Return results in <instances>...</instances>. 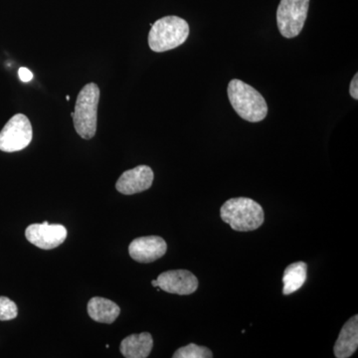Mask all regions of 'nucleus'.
<instances>
[{
	"label": "nucleus",
	"instance_id": "obj_20",
	"mask_svg": "<svg viewBox=\"0 0 358 358\" xmlns=\"http://www.w3.org/2000/svg\"><path fill=\"white\" fill-rule=\"evenodd\" d=\"M66 99H67V101H69L70 100V96H66Z\"/></svg>",
	"mask_w": 358,
	"mask_h": 358
},
{
	"label": "nucleus",
	"instance_id": "obj_17",
	"mask_svg": "<svg viewBox=\"0 0 358 358\" xmlns=\"http://www.w3.org/2000/svg\"><path fill=\"white\" fill-rule=\"evenodd\" d=\"M18 76H20V79L23 83H28V82L31 81L33 79L31 71L25 67H21L20 69L18 70Z\"/></svg>",
	"mask_w": 358,
	"mask_h": 358
},
{
	"label": "nucleus",
	"instance_id": "obj_19",
	"mask_svg": "<svg viewBox=\"0 0 358 358\" xmlns=\"http://www.w3.org/2000/svg\"><path fill=\"white\" fill-rule=\"evenodd\" d=\"M152 286L155 287V288H159V286H157V280H154V281L152 282Z\"/></svg>",
	"mask_w": 358,
	"mask_h": 358
},
{
	"label": "nucleus",
	"instance_id": "obj_6",
	"mask_svg": "<svg viewBox=\"0 0 358 358\" xmlns=\"http://www.w3.org/2000/svg\"><path fill=\"white\" fill-rule=\"evenodd\" d=\"M31 122L23 114H16L0 131V150L15 152L24 150L31 143Z\"/></svg>",
	"mask_w": 358,
	"mask_h": 358
},
{
	"label": "nucleus",
	"instance_id": "obj_1",
	"mask_svg": "<svg viewBox=\"0 0 358 358\" xmlns=\"http://www.w3.org/2000/svg\"><path fill=\"white\" fill-rule=\"evenodd\" d=\"M227 92L231 106L245 121L258 122L267 117V103L253 87L234 79L228 85Z\"/></svg>",
	"mask_w": 358,
	"mask_h": 358
},
{
	"label": "nucleus",
	"instance_id": "obj_15",
	"mask_svg": "<svg viewBox=\"0 0 358 358\" xmlns=\"http://www.w3.org/2000/svg\"><path fill=\"white\" fill-rule=\"evenodd\" d=\"M173 358H212L213 355L209 348L190 343L176 350Z\"/></svg>",
	"mask_w": 358,
	"mask_h": 358
},
{
	"label": "nucleus",
	"instance_id": "obj_16",
	"mask_svg": "<svg viewBox=\"0 0 358 358\" xmlns=\"http://www.w3.org/2000/svg\"><path fill=\"white\" fill-rule=\"evenodd\" d=\"M18 315L16 303L6 296H0V320L6 322L15 319Z\"/></svg>",
	"mask_w": 358,
	"mask_h": 358
},
{
	"label": "nucleus",
	"instance_id": "obj_2",
	"mask_svg": "<svg viewBox=\"0 0 358 358\" xmlns=\"http://www.w3.org/2000/svg\"><path fill=\"white\" fill-rule=\"evenodd\" d=\"M220 216L224 222L239 232L258 229L265 220L262 206L247 197L227 200L221 207Z\"/></svg>",
	"mask_w": 358,
	"mask_h": 358
},
{
	"label": "nucleus",
	"instance_id": "obj_13",
	"mask_svg": "<svg viewBox=\"0 0 358 358\" xmlns=\"http://www.w3.org/2000/svg\"><path fill=\"white\" fill-rule=\"evenodd\" d=\"M87 310L90 317L101 324H113L121 313V308L114 301L95 296L89 301Z\"/></svg>",
	"mask_w": 358,
	"mask_h": 358
},
{
	"label": "nucleus",
	"instance_id": "obj_5",
	"mask_svg": "<svg viewBox=\"0 0 358 358\" xmlns=\"http://www.w3.org/2000/svg\"><path fill=\"white\" fill-rule=\"evenodd\" d=\"M310 0H281L277 10V23L285 38H294L307 20Z\"/></svg>",
	"mask_w": 358,
	"mask_h": 358
},
{
	"label": "nucleus",
	"instance_id": "obj_10",
	"mask_svg": "<svg viewBox=\"0 0 358 358\" xmlns=\"http://www.w3.org/2000/svg\"><path fill=\"white\" fill-rule=\"evenodd\" d=\"M166 242L159 236H145L134 239L129 246L131 259L138 263H152L166 253Z\"/></svg>",
	"mask_w": 358,
	"mask_h": 358
},
{
	"label": "nucleus",
	"instance_id": "obj_3",
	"mask_svg": "<svg viewBox=\"0 0 358 358\" xmlns=\"http://www.w3.org/2000/svg\"><path fill=\"white\" fill-rule=\"evenodd\" d=\"M189 36V25L178 16H166L155 21L148 34V45L152 51L162 53L173 50L185 43Z\"/></svg>",
	"mask_w": 358,
	"mask_h": 358
},
{
	"label": "nucleus",
	"instance_id": "obj_8",
	"mask_svg": "<svg viewBox=\"0 0 358 358\" xmlns=\"http://www.w3.org/2000/svg\"><path fill=\"white\" fill-rule=\"evenodd\" d=\"M157 281L162 291L179 296L192 294L199 288V280L187 270L167 271L162 273Z\"/></svg>",
	"mask_w": 358,
	"mask_h": 358
},
{
	"label": "nucleus",
	"instance_id": "obj_14",
	"mask_svg": "<svg viewBox=\"0 0 358 358\" xmlns=\"http://www.w3.org/2000/svg\"><path fill=\"white\" fill-rule=\"evenodd\" d=\"M308 266L305 262L291 264L285 270L282 275V294L288 296L299 291L307 281Z\"/></svg>",
	"mask_w": 358,
	"mask_h": 358
},
{
	"label": "nucleus",
	"instance_id": "obj_12",
	"mask_svg": "<svg viewBox=\"0 0 358 358\" xmlns=\"http://www.w3.org/2000/svg\"><path fill=\"white\" fill-rule=\"evenodd\" d=\"M154 348L152 334L141 333L127 336L121 343L120 350L127 358H147Z\"/></svg>",
	"mask_w": 358,
	"mask_h": 358
},
{
	"label": "nucleus",
	"instance_id": "obj_9",
	"mask_svg": "<svg viewBox=\"0 0 358 358\" xmlns=\"http://www.w3.org/2000/svg\"><path fill=\"white\" fill-rule=\"evenodd\" d=\"M154 171L150 166H138L124 171L117 179L115 188L122 194H136L150 189L154 182Z\"/></svg>",
	"mask_w": 358,
	"mask_h": 358
},
{
	"label": "nucleus",
	"instance_id": "obj_4",
	"mask_svg": "<svg viewBox=\"0 0 358 358\" xmlns=\"http://www.w3.org/2000/svg\"><path fill=\"white\" fill-rule=\"evenodd\" d=\"M100 89L95 83L87 84L77 96L74 113H72L75 129L84 140L95 136L98 122V106Z\"/></svg>",
	"mask_w": 358,
	"mask_h": 358
},
{
	"label": "nucleus",
	"instance_id": "obj_11",
	"mask_svg": "<svg viewBox=\"0 0 358 358\" xmlns=\"http://www.w3.org/2000/svg\"><path fill=\"white\" fill-rule=\"evenodd\" d=\"M358 346V315L345 322L341 329L334 352L336 357L348 358L357 352Z\"/></svg>",
	"mask_w": 358,
	"mask_h": 358
},
{
	"label": "nucleus",
	"instance_id": "obj_7",
	"mask_svg": "<svg viewBox=\"0 0 358 358\" xmlns=\"http://www.w3.org/2000/svg\"><path fill=\"white\" fill-rule=\"evenodd\" d=\"M67 229L60 224H31L25 230V237L30 243L42 250L57 248L64 243L67 238Z\"/></svg>",
	"mask_w": 358,
	"mask_h": 358
},
{
	"label": "nucleus",
	"instance_id": "obj_18",
	"mask_svg": "<svg viewBox=\"0 0 358 358\" xmlns=\"http://www.w3.org/2000/svg\"><path fill=\"white\" fill-rule=\"evenodd\" d=\"M350 93L355 100H358V74L353 77L352 83H350Z\"/></svg>",
	"mask_w": 358,
	"mask_h": 358
}]
</instances>
